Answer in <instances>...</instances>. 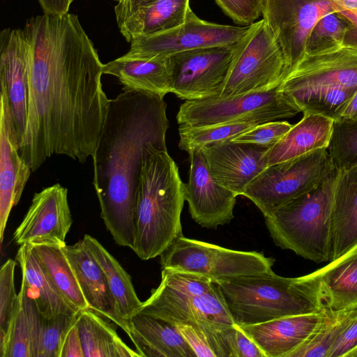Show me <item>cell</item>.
<instances>
[{"label":"cell","mask_w":357,"mask_h":357,"mask_svg":"<svg viewBox=\"0 0 357 357\" xmlns=\"http://www.w3.org/2000/svg\"><path fill=\"white\" fill-rule=\"evenodd\" d=\"M29 45V107L19 153L32 172L54 155H93L109 99L103 65L78 17L43 13L23 28Z\"/></svg>","instance_id":"obj_1"},{"label":"cell","mask_w":357,"mask_h":357,"mask_svg":"<svg viewBox=\"0 0 357 357\" xmlns=\"http://www.w3.org/2000/svg\"><path fill=\"white\" fill-rule=\"evenodd\" d=\"M167 104L158 95L123 89L109 103L92 156L100 216L115 243L134 250L137 194L151 144L167 150Z\"/></svg>","instance_id":"obj_2"},{"label":"cell","mask_w":357,"mask_h":357,"mask_svg":"<svg viewBox=\"0 0 357 357\" xmlns=\"http://www.w3.org/2000/svg\"><path fill=\"white\" fill-rule=\"evenodd\" d=\"M185 183L163 150L151 144L144 158L137 194L134 252L143 260L160 256L182 236Z\"/></svg>","instance_id":"obj_3"},{"label":"cell","mask_w":357,"mask_h":357,"mask_svg":"<svg viewBox=\"0 0 357 357\" xmlns=\"http://www.w3.org/2000/svg\"><path fill=\"white\" fill-rule=\"evenodd\" d=\"M215 283L239 326L324 310L318 282L312 273L285 278L271 271Z\"/></svg>","instance_id":"obj_4"},{"label":"cell","mask_w":357,"mask_h":357,"mask_svg":"<svg viewBox=\"0 0 357 357\" xmlns=\"http://www.w3.org/2000/svg\"><path fill=\"white\" fill-rule=\"evenodd\" d=\"M338 169L316 188L264 217L275 244L316 263L331 260L333 206Z\"/></svg>","instance_id":"obj_5"},{"label":"cell","mask_w":357,"mask_h":357,"mask_svg":"<svg viewBox=\"0 0 357 357\" xmlns=\"http://www.w3.org/2000/svg\"><path fill=\"white\" fill-rule=\"evenodd\" d=\"M138 312L176 326H192L203 331L216 357H232L235 324L216 284L210 291L192 294L160 282Z\"/></svg>","instance_id":"obj_6"},{"label":"cell","mask_w":357,"mask_h":357,"mask_svg":"<svg viewBox=\"0 0 357 357\" xmlns=\"http://www.w3.org/2000/svg\"><path fill=\"white\" fill-rule=\"evenodd\" d=\"M287 73L282 50L263 19L250 25L236 44L219 97L227 98L278 87Z\"/></svg>","instance_id":"obj_7"},{"label":"cell","mask_w":357,"mask_h":357,"mask_svg":"<svg viewBox=\"0 0 357 357\" xmlns=\"http://www.w3.org/2000/svg\"><path fill=\"white\" fill-rule=\"evenodd\" d=\"M335 168L328 149L267 167L245 189L264 217L312 190Z\"/></svg>","instance_id":"obj_8"},{"label":"cell","mask_w":357,"mask_h":357,"mask_svg":"<svg viewBox=\"0 0 357 357\" xmlns=\"http://www.w3.org/2000/svg\"><path fill=\"white\" fill-rule=\"evenodd\" d=\"M160 257L162 268L205 277L213 282L268 273L275 262L263 252L231 250L183 236Z\"/></svg>","instance_id":"obj_9"},{"label":"cell","mask_w":357,"mask_h":357,"mask_svg":"<svg viewBox=\"0 0 357 357\" xmlns=\"http://www.w3.org/2000/svg\"><path fill=\"white\" fill-rule=\"evenodd\" d=\"M278 87L227 98L185 100L179 107L177 122L192 127L235 122L263 123L300 113Z\"/></svg>","instance_id":"obj_10"},{"label":"cell","mask_w":357,"mask_h":357,"mask_svg":"<svg viewBox=\"0 0 357 357\" xmlns=\"http://www.w3.org/2000/svg\"><path fill=\"white\" fill-rule=\"evenodd\" d=\"M250 26H236L209 22L190 10L185 22L174 29L130 42L124 57L149 59L168 58L175 54L203 47L233 45L249 31Z\"/></svg>","instance_id":"obj_11"},{"label":"cell","mask_w":357,"mask_h":357,"mask_svg":"<svg viewBox=\"0 0 357 357\" xmlns=\"http://www.w3.org/2000/svg\"><path fill=\"white\" fill-rule=\"evenodd\" d=\"M236 44L195 49L168 57L171 93L185 100L219 97Z\"/></svg>","instance_id":"obj_12"},{"label":"cell","mask_w":357,"mask_h":357,"mask_svg":"<svg viewBox=\"0 0 357 357\" xmlns=\"http://www.w3.org/2000/svg\"><path fill=\"white\" fill-rule=\"evenodd\" d=\"M29 45L23 29L0 33V108L6 114L20 145L29 107Z\"/></svg>","instance_id":"obj_13"},{"label":"cell","mask_w":357,"mask_h":357,"mask_svg":"<svg viewBox=\"0 0 357 357\" xmlns=\"http://www.w3.org/2000/svg\"><path fill=\"white\" fill-rule=\"evenodd\" d=\"M333 12L337 10L332 0L264 1L263 20L282 50L286 75L304 56L307 39L316 22Z\"/></svg>","instance_id":"obj_14"},{"label":"cell","mask_w":357,"mask_h":357,"mask_svg":"<svg viewBox=\"0 0 357 357\" xmlns=\"http://www.w3.org/2000/svg\"><path fill=\"white\" fill-rule=\"evenodd\" d=\"M73 224L68 189L56 183L35 193L22 221L13 233L16 244L66 245Z\"/></svg>","instance_id":"obj_15"},{"label":"cell","mask_w":357,"mask_h":357,"mask_svg":"<svg viewBox=\"0 0 357 357\" xmlns=\"http://www.w3.org/2000/svg\"><path fill=\"white\" fill-rule=\"evenodd\" d=\"M268 149L227 140L206 145L200 151L215 181L238 196L267 167Z\"/></svg>","instance_id":"obj_16"},{"label":"cell","mask_w":357,"mask_h":357,"mask_svg":"<svg viewBox=\"0 0 357 357\" xmlns=\"http://www.w3.org/2000/svg\"><path fill=\"white\" fill-rule=\"evenodd\" d=\"M189 155L185 197L192 218L208 229L229 223L234 218L237 195L215 181L200 150Z\"/></svg>","instance_id":"obj_17"},{"label":"cell","mask_w":357,"mask_h":357,"mask_svg":"<svg viewBox=\"0 0 357 357\" xmlns=\"http://www.w3.org/2000/svg\"><path fill=\"white\" fill-rule=\"evenodd\" d=\"M317 86L357 87V49L305 55L287 74L278 91L285 93Z\"/></svg>","instance_id":"obj_18"},{"label":"cell","mask_w":357,"mask_h":357,"mask_svg":"<svg viewBox=\"0 0 357 357\" xmlns=\"http://www.w3.org/2000/svg\"><path fill=\"white\" fill-rule=\"evenodd\" d=\"M326 317L323 310L240 326L266 357H287L301 345Z\"/></svg>","instance_id":"obj_19"},{"label":"cell","mask_w":357,"mask_h":357,"mask_svg":"<svg viewBox=\"0 0 357 357\" xmlns=\"http://www.w3.org/2000/svg\"><path fill=\"white\" fill-rule=\"evenodd\" d=\"M89 307L112 321L128 335V326L120 317L105 274L81 240L63 246Z\"/></svg>","instance_id":"obj_20"},{"label":"cell","mask_w":357,"mask_h":357,"mask_svg":"<svg viewBox=\"0 0 357 357\" xmlns=\"http://www.w3.org/2000/svg\"><path fill=\"white\" fill-rule=\"evenodd\" d=\"M19 153L10 124L3 111L0 109V241L13 207L21 198L31 172Z\"/></svg>","instance_id":"obj_21"},{"label":"cell","mask_w":357,"mask_h":357,"mask_svg":"<svg viewBox=\"0 0 357 357\" xmlns=\"http://www.w3.org/2000/svg\"><path fill=\"white\" fill-rule=\"evenodd\" d=\"M128 325V336L141 357L196 356L172 323L138 312L131 317Z\"/></svg>","instance_id":"obj_22"},{"label":"cell","mask_w":357,"mask_h":357,"mask_svg":"<svg viewBox=\"0 0 357 357\" xmlns=\"http://www.w3.org/2000/svg\"><path fill=\"white\" fill-rule=\"evenodd\" d=\"M311 273L318 282L324 309L340 311L357 307V245Z\"/></svg>","instance_id":"obj_23"},{"label":"cell","mask_w":357,"mask_h":357,"mask_svg":"<svg viewBox=\"0 0 357 357\" xmlns=\"http://www.w3.org/2000/svg\"><path fill=\"white\" fill-rule=\"evenodd\" d=\"M334 122L333 119L322 115L303 114L300 121L269 148L266 155L267 167L328 149Z\"/></svg>","instance_id":"obj_24"},{"label":"cell","mask_w":357,"mask_h":357,"mask_svg":"<svg viewBox=\"0 0 357 357\" xmlns=\"http://www.w3.org/2000/svg\"><path fill=\"white\" fill-rule=\"evenodd\" d=\"M356 245L357 165L338 169L333 206L331 260Z\"/></svg>","instance_id":"obj_25"},{"label":"cell","mask_w":357,"mask_h":357,"mask_svg":"<svg viewBox=\"0 0 357 357\" xmlns=\"http://www.w3.org/2000/svg\"><path fill=\"white\" fill-rule=\"evenodd\" d=\"M16 260L21 268L22 282L26 286L42 316L48 318L60 313L75 314L79 311L59 292L31 244L20 246Z\"/></svg>","instance_id":"obj_26"},{"label":"cell","mask_w":357,"mask_h":357,"mask_svg":"<svg viewBox=\"0 0 357 357\" xmlns=\"http://www.w3.org/2000/svg\"><path fill=\"white\" fill-rule=\"evenodd\" d=\"M103 74L116 77L123 89L158 95L171 93L168 58L129 59L121 56L103 65Z\"/></svg>","instance_id":"obj_27"},{"label":"cell","mask_w":357,"mask_h":357,"mask_svg":"<svg viewBox=\"0 0 357 357\" xmlns=\"http://www.w3.org/2000/svg\"><path fill=\"white\" fill-rule=\"evenodd\" d=\"M191 10L190 0H155L139 9L121 26L126 41L174 29L185 22Z\"/></svg>","instance_id":"obj_28"},{"label":"cell","mask_w":357,"mask_h":357,"mask_svg":"<svg viewBox=\"0 0 357 357\" xmlns=\"http://www.w3.org/2000/svg\"><path fill=\"white\" fill-rule=\"evenodd\" d=\"M76 325L84 357H141L121 339L113 325L90 308L78 312Z\"/></svg>","instance_id":"obj_29"},{"label":"cell","mask_w":357,"mask_h":357,"mask_svg":"<svg viewBox=\"0 0 357 357\" xmlns=\"http://www.w3.org/2000/svg\"><path fill=\"white\" fill-rule=\"evenodd\" d=\"M82 241L103 270L118 313L129 328L130 319L139 311L142 304L137 296L130 275L95 238L86 234Z\"/></svg>","instance_id":"obj_30"},{"label":"cell","mask_w":357,"mask_h":357,"mask_svg":"<svg viewBox=\"0 0 357 357\" xmlns=\"http://www.w3.org/2000/svg\"><path fill=\"white\" fill-rule=\"evenodd\" d=\"M31 245L51 280L62 296L78 310L89 308L74 270L64 252L65 245Z\"/></svg>","instance_id":"obj_31"},{"label":"cell","mask_w":357,"mask_h":357,"mask_svg":"<svg viewBox=\"0 0 357 357\" xmlns=\"http://www.w3.org/2000/svg\"><path fill=\"white\" fill-rule=\"evenodd\" d=\"M357 87L317 86L283 94L301 112L322 115L337 121Z\"/></svg>","instance_id":"obj_32"},{"label":"cell","mask_w":357,"mask_h":357,"mask_svg":"<svg viewBox=\"0 0 357 357\" xmlns=\"http://www.w3.org/2000/svg\"><path fill=\"white\" fill-rule=\"evenodd\" d=\"M19 305L3 357H34L40 314L22 282Z\"/></svg>","instance_id":"obj_33"},{"label":"cell","mask_w":357,"mask_h":357,"mask_svg":"<svg viewBox=\"0 0 357 357\" xmlns=\"http://www.w3.org/2000/svg\"><path fill=\"white\" fill-rule=\"evenodd\" d=\"M310 336L287 357H328L331 347L349 324L357 317V307L330 311Z\"/></svg>","instance_id":"obj_34"},{"label":"cell","mask_w":357,"mask_h":357,"mask_svg":"<svg viewBox=\"0 0 357 357\" xmlns=\"http://www.w3.org/2000/svg\"><path fill=\"white\" fill-rule=\"evenodd\" d=\"M259 124L235 122L200 127L180 125L178 147L190 154L206 145L230 140Z\"/></svg>","instance_id":"obj_35"},{"label":"cell","mask_w":357,"mask_h":357,"mask_svg":"<svg viewBox=\"0 0 357 357\" xmlns=\"http://www.w3.org/2000/svg\"><path fill=\"white\" fill-rule=\"evenodd\" d=\"M349 29L348 22L337 12L322 16L307 39L305 55L324 54L343 47Z\"/></svg>","instance_id":"obj_36"},{"label":"cell","mask_w":357,"mask_h":357,"mask_svg":"<svg viewBox=\"0 0 357 357\" xmlns=\"http://www.w3.org/2000/svg\"><path fill=\"white\" fill-rule=\"evenodd\" d=\"M77 314L60 313L48 318L40 314L34 357H60L65 336Z\"/></svg>","instance_id":"obj_37"},{"label":"cell","mask_w":357,"mask_h":357,"mask_svg":"<svg viewBox=\"0 0 357 357\" xmlns=\"http://www.w3.org/2000/svg\"><path fill=\"white\" fill-rule=\"evenodd\" d=\"M17 261L9 259L0 270V357H3L19 305L14 275Z\"/></svg>","instance_id":"obj_38"},{"label":"cell","mask_w":357,"mask_h":357,"mask_svg":"<svg viewBox=\"0 0 357 357\" xmlns=\"http://www.w3.org/2000/svg\"><path fill=\"white\" fill-rule=\"evenodd\" d=\"M328 151L337 169L357 165V123L334 122Z\"/></svg>","instance_id":"obj_39"},{"label":"cell","mask_w":357,"mask_h":357,"mask_svg":"<svg viewBox=\"0 0 357 357\" xmlns=\"http://www.w3.org/2000/svg\"><path fill=\"white\" fill-rule=\"evenodd\" d=\"M287 121L276 120L259 124L230 139L271 148L292 128Z\"/></svg>","instance_id":"obj_40"},{"label":"cell","mask_w":357,"mask_h":357,"mask_svg":"<svg viewBox=\"0 0 357 357\" xmlns=\"http://www.w3.org/2000/svg\"><path fill=\"white\" fill-rule=\"evenodd\" d=\"M264 0H215L217 5L234 22L250 26L262 15Z\"/></svg>","instance_id":"obj_41"},{"label":"cell","mask_w":357,"mask_h":357,"mask_svg":"<svg viewBox=\"0 0 357 357\" xmlns=\"http://www.w3.org/2000/svg\"><path fill=\"white\" fill-rule=\"evenodd\" d=\"M328 357H357V317L335 341Z\"/></svg>","instance_id":"obj_42"},{"label":"cell","mask_w":357,"mask_h":357,"mask_svg":"<svg viewBox=\"0 0 357 357\" xmlns=\"http://www.w3.org/2000/svg\"><path fill=\"white\" fill-rule=\"evenodd\" d=\"M337 13L349 24L343 47L357 49V0H332Z\"/></svg>","instance_id":"obj_43"},{"label":"cell","mask_w":357,"mask_h":357,"mask_svg":"<svg viewBox=\"0 0 357 357\" xmlns=\"http://www.w3.org/2000/svg\"><path fill=\"white\" fill-rule=\"evenodd\" d=\"M176 326L197 357H216L203 331L190 325Z\"/></svg>","instance_id":"obj_44"},{"label":"cell","mask_w":357,"mask_h":357,"mask_svg":"<svg viewBox=\"0 0 357 357\" xmlns=\"http://www.w3.org/2000/svg\"><path fill=\"white\" fill-rule=\"evenodd\" d=\"M231 348L232 357H266L258 345L236 324Z\"/></svg>","instance_id":"obj_45"},{"label":"cell","mask_w":357,"mask_h":357,"mask_svg":"<svg viewBox=\"0 0 357 357\" xmlns=\"http://www.w3.org/2000/svg\"><path fill=\"white\" fill-rule=\"evenodd\" d=\"M155 0H121L114 8L116 21L121 26L129 17L139 9L146 7Z\"/></svg>","instance_id":"obj_46"},{"label":"cell","mask_w":357,"mask_h":357,"mask_svg":"<svg viewBox=\"0 0 357 357\" xmlns=\"http://www.w3.org/2000/svg\"><path fill=\"white\" fill-rule=\"evenodd\" d=\"M60 357H84L76 322L65 336Z\"/></svg>","instance_id":"obj_47"},{"label":"cell","mask_w":357,"mask_h":357,"mask_svg":"<svg viewBox=\"0 0 357 357\" xmlns=\"http://www.w3.org/2000/svg\"><path fill=\"white\" fill-rule=\"evenodd\" d=\"M74 0H38L44 13L63 15L68 13Z\"/></svg>","instance_id":"obj_48"},{"label":"cell","mask_w":357,"mask_h":357,"mask_svg":"<svg viewBox=\"0 0 357 357\" xmlns=\"http://www.w3.org/2000/svg\"><path fill=\"white\" fill-rule=\"evenodd\" d=\"M337 121L357 123V90L340 113Z\"/></svg>","instance_id":"obj_49"},{"label":"cell","mask_w":357,"mask_h":357,"mask_svg":"<svg viewBox=\"0 0 357 357\" xmlns=\"http://www.w3.org/2000/svg\"><path fill=\"white\" fill-rule=\"evenodd\" d=\"M114 1H118V2H119V1H120L121 0H114Z\"/></svg>","instance_id":"obj_50"}]
</instances>
